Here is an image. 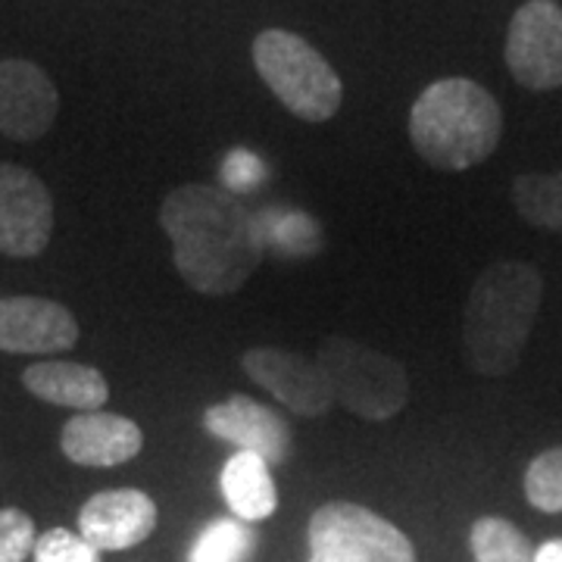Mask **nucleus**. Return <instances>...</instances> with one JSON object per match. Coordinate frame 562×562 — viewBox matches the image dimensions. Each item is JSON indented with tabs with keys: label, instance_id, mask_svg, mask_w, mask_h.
<instances>
[{
	"label": "nucleus",
	"instance_id": "6",
	"mask_svg": "<svg viewBox=\"0 0 562 562\" xmlns=\"http://www.w3.org/2000/svg\"><path fill=\"white\" fill-rule=\"evenodd\" d=\"M310 562H416L409 538L360 503H325L310 519Z\"/></svg>",
	"mask_w": 562,
	"mask_h": 562
},
{
	"label": "nucleus",
	"instance_id": "12",
	"mask_svg": "<svg viewBox=\"0 0 562 562\" xmlns=\"http://www.w3.org/2000/svg\"><path fill=\"white\" fill-rule=\"evenodd\" d=\"M79 341V322L47 297H0L3 353H63Z\"/></svg>",
	"mask_w": 562,
	"mask_h": 562
},
{
	"label": "nucleus",
	"instance_id": "9",
	"mask_svg": "<svg viewBox=\"0 0 562 562\" xmlns=\"http://www.w3.org/2000/svg\"><path fill=\"white\" fill-rule=\"evenodd\" d=\"M54 235L47 184L25 166L0 162V254L38 257Z\"/></svg>",
	"mask_w": 562,
	"mask_h": 562
},
{
	"label": "nucleus",
	"instance_id": "23",
	"mask_svg": "<svg viewBox=\"0 0 562 562\" xmlns=\"http://www.w3.org/2000/svg\"><path fill=\"white\" fill-rule=\"evenodd\" d=\"M535 562H562V538H553V541L541 543L535 550Z\"/></svg>",
	"mask_w": 562,
	"mask_h": 562
},
{
	"label": "nucleus",
	"instance_id": "15",
	"mask_svg": "<svg viewBox=\"0 0 562 562\" xmlns=\"http://www.w3.org/2000/svg\"><path fill=\"white\" fill-rule=\"evenodd\" d=\"M22 384L38 401L66 406L76 413H98L110 401V384L101 369L81 366L69 360H41L32 362L22 372Z\"/></svg>",
	"mask_w": 562,
	"mask_h": 562
},
{
	"label": "nucleus",
	"instance_id": "18",
	"mask_svg": "<svg viewBox=\"0 0 562 562\" xmlns=\"http://www.w3.org/2000/svg\"><path fill=\"white\" fill-rule=\"evenodd\" d=\"M257 547L254 528L241 519H216L191 543L188 562H247Z\"/></svg>",
	"mask_w": 562,
	"mask_h": 562
},
{
	"label": "nucleus",
	"instance_id": "17",
	"mask_svg": "<svg viewBox=\"0 0 562 562\" xmlns=\"http://www.w3.org/2000/svg\"><path fill=\"white\" fill-rule=\"evenodd\" d=\"M516 213L535 228L562 232V172L553 176H519L513 181Z\"/></svg>",
	"mask_w": 562,
	"mask_h": 562
},
{
	"label": "nucleus",
	"instance_id": "21",
	"mask_svg": "<svg viewBox=\"0 0 562 562\" xmlns=\"http://www.w3.org/2000/svg\"><path fill=\"white\" fill-rule=\"evenodd\" d=\"M35 522L16 506L0 509V562H25L35 550Z\"/></svg>",
	"mask_w": 562,
	"mask_h": 562
},
{
	"label": "nucleus",
	"instance_id": "3",
	"mask_svg": "<svg viewBox=\"0 0 562 562\" xmlns=\"http://www.w3.org/2000/svg\"><path fill=\"white\" fill-rule=\"evenodd\" d=\"M503 113L494 94L472 79H438L409 113V140L422 160L443 172L484 162L501 144Z\"/></svg>",
	"mask_w": 562,
	"mask_h": 562
},
{
	"label": "nucleus",
	"instance_id": "13",
	"mask_svg": "<svg viewBox=\"0 0 562 562\" xmlns=\"http://www.w3.org/2000/svg\"><path fill=\"white\" fill-rule=\"evenodd\" d=\"M157 528V503L144 491H101L81 506L79 535L94 550H128L147 541Z\"/></svg>",
	"mask_w": 562,
	"mask_h": 562
},
{
	"label": "nucleus",
	"instance_id": "11",
	"mask_svg": "<svg viewBox=\"0 0 562 562\" xmlns=\"http://www.w3.org/2000/svg\"><path fill=\"white\" fill-rule=\"evenodd\" d=\"M203 428L244 453H257L269 465H279L291 453V425L272 406H262L247 394H232L203 409Z\"/></svg>",
	"mask_w": 562,
	"mask_h": 562
},
{
	"label": "nucleus",
	"instance_id": "1",
	"mask_svg": "<svg viewBox=\"0 0 562 562\" xmlns=\"http://www.w3.org/2000/svg\"><path fill=\"white\" fill-rule=\"evenodd\" d=\"M160 225L188 288L225 297L241 291L266 254L262 228L235 194L216 184H181L166 194Z\"/></svg>",
	"mask_w": 562,
	"mask_h": 562
},
{
	"label": "nucleus",
	"instance_id": "22",
	"mask_svg": "<svg viewBox=\"0 0 562 562\" xmlns=\"http://www.w3.org/2000/svg\"><path fill=\"white\" fill-rule=\"evenodd\" d=\"M32 557L35 562H101V550H94L81 535H72L66 528H50L35 541Z\"/></svg>",
	"mask_w": 562,
	"mask_h": 562
},
{
	"label": "nucleus",
	"instance_id": "2",
	"mask_svg": "<svg viewBox=\"0 0 562 562\" xmlns=\"http://www.w3.org/2000/svg\"><path fill=\"white\" fill-rule=\"evenodd\" d=\"M541 297L543 279L531 262H494L475 279L462 310V350L479 375L501 379L519 366Z\"/></svg>",
	"mask_w": 562,
	"mask_h": 562
},
{
	"label": "nucleus",
	"instance_id": "8",
	"mask_svg": "<svg viewBox=\"0 0 562 562\" xmlns=\"http://www.w3.org/2000/svg\"><path fill=\"white\" fill-rule=\"evenodd\" d=\"M241 366L254 382L303 419H319L335 406V391L325 369L306 353L284 347H250Z\"/></svg>",
	"mask_w": 562,
	"mask_h": 562
},
{
	"label": "nucleus",
	"instance_id": "10",
	"mask_svg": "<svg viewBox=\"0 0 562 562\" xmlns=\"http://www.w3.org/2000/svg\"><path fill=\"white\" fill-rule=\"evenodd\" d=\"M60 113V94L50 76L32 60H0V135L38 140Z\"/></svg>",
	"mask_w": 562,
	"mask_h": 562
},
{
	"label": "nucleus",
	"instance_id": "5",
	"mask_svg": "<svg viewBox=\"0 0 562 562\" xmlns=\"http://www.w3.org/2000/svg\"><path fill=\"white\" fill-rule=\"evenodd\" d=\"M316 360L331 382L335 403L360 419H394L409 401V375L403 362L375 347H366L341 335H328Z\"/></svg>",
	"mask_w": 562,
	"mask_h": 562
},
{
	"label": "nucleus",
	"instance_id": "20",
	"mask_svg": "<svg viewBox=\"0 0 562 562\" xmlns=\"http://www.w3.org/2000/svg\"><path fill=\"white\" fill-rule=\"evenodd\" d=\"M525 497L541 513H562V447H550L528 462Z\"/></svg>",
	"mask_w": 562,
	"mask_h": 562
},
{
	"label": "nucleus",
	"instance_id": "19",
	"mask_svg": "<svg viewBox=\"0 0 562 562\" xmlns=\"http://www.w3.org/2000/svg\"><path fill=\"white\" fill-rule=\"evenodd\" d=\"M469 547L475 553V562H535L531 541L501 516H484L472 525Z\"/></svg>",
	"mask_w": 562,
	"mask_h": 562
},
{
	"label": "nucleus",
	"instance_id": "14",
	"mask_svg": "<svg viewBox=\"0 0 562 562\" xmlns=\"http://www.w3.org/2000/svg\"><path fill=\"white\" fill-rule=\"evenodd\" d=\"M60 447L66 460L88 469H110L135 460L144 447L138 422L116 413H79L63 425Z\"/></svg>",
	"mask_w": 562,
	"mask_h": 562
},
{
	"label": "nucleus",
	"instance_id": "16",
	"mask_svg": "<svg viewBox=\"0 0 562 562\" xmlns=\"http://www.w3.org/2000/svg\"><path fill=\"white\" fill-rule=\"evenodd\" d=\"M222 497L228 503L232 516L241 522H262L279 509V491L272 482V465L257 453H232L222 465L220 475Z\"/></svg>",
	"mask_w": 562,
	"mask_h": 562
},
{
	"label": "nucleus",
	"instance_id": "4",
	"mask_svg": "<svg viewBox=\"0 0 562 562\" xmlns=\"http://www.w3.org/2000/svg\"><path fill=\"white\" fill-rule=\"evenodd\" d=\"M254 66L266 88L303 122H328L344 101L341 76L301 35L266 29L254 41Z\"/></svg>",
	"mask_w": 562,
	"mask_h": 562
},
{
	"label": "nucleus",
	"instance_id": "7",
	"mask_svg": "<svg viewBox=\"0 0 562 562\" xmlns=\"http://www.w3.org/2000/svg\"><path fill=\"white\" fill-rule=\"evenodd\" d=\"M506 66L531 91L562 85V7L557 0H528L506 32Z\"/></svg>",
	"mask_w": 562,
	"mask_h": 562
}]
</instances>
